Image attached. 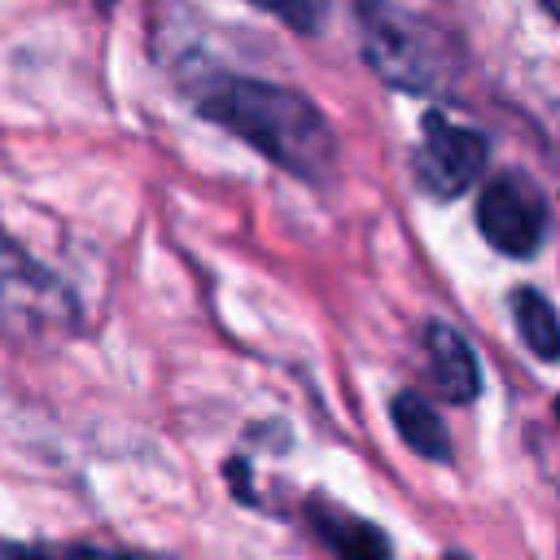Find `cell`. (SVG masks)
<instances>
[{"label": "cell", "instance_id": "cell-1", "mask_svg": "<svg viewBox=\"0 0 560 560\" xmlns=\"http://www.w3.org/2000/svg\"><path fill=\"white\" fill-rule=\"evenodd\" d=\"M201 114L254 144L262 158L298 179H328L337 162V140L328 118L289 88L258 79H219L201 96Z\"/></svg>", "mask_w": 560, "mask_h": 560}, {"label": "cell", "instance_id": "cell-2", "mask_svg": "<svg viewBox=\"0 0 560 560\" xmlns=\"http://www.w3.org/2000/svg\"><path fill=\"white\" fill-rule=\"evenodd\" d=\"M359 26L368 66L402 92H442L459 74V48L429 18H416L385 0H363Z\"/></svg>", "mask_w": 560, "mask_h": 560}, {"label": "cell", "instance_id": "cell-3", "mask_svg": "<svg viewBox=\"0 0 560 560\" xmlns=\"http://www.w3.org/2000/svg\"><path fill=\"white\" fill-rule=\"evenodd\" d=\"M477 228L499 254L529 258L547 236V197L516 171L494 175L477 197Z\"/></svg>", "mask_w": 560, "mask_h": 560}, {"label": "cell", "instance_id": "cell-4", "mask_svg": "<svg viewBox=\"0 0 560 560\" xmlns=\"http://www.w3.org/2000/svg\"><path fill=\"white\" fill-rule=\"evenodd\" d=\"M486 171V140L472 127H455L442 114H424V136L416 149V184L446 201L477 184Z\"/></svg>", "mask_w": 560, "mask_h": 560}, {"label": "cell", "instance_id": "cell-5", "mask_svg": "<svg viewBox=\"0 0 560 560\" xmlns=\"http://www.w3.org/2000/svg\"><path fill=\"white\" fill-rule=\"evenodd\" d=\"M306 521L337 560H394L389 538L368 521L328 499H306Z\"/></svg>", "mask_w": 560, "mask_h": 560}, {"label": "cell", "instance_id": "cell-6", "mask_svg": "<svg viewBox=\"0 0 560 560\" xmlns=\"http://www.w3.org/2000/svg\"><path fill=\"white\" fill-rule=\"evenodd\" d=\"M424 350H429V372H433V385L442 389V398L472 402L481 394V368H477V354L464 332H455L451 324H429Z\"/></svg>", "mask_w": 560, "mask_h": 560}, {"label": "cell", "instance_id": "cell-7", "mask_svg": "<svg viewBox=\"0 0 560 560\" xmlns=\"http://www.w3.org/2000/svg\"><path fill=\"white\" fill-rule=\"evenodd\" d=\"M389 420H394L398 438H402L420 459H433V464L451 459V433H446L442 416L433 411V402L420 398L416 389L394 394V402H389Z\"/></svg>", "mask_w": 560, "mask_h": 560}, {"label": "cell", "instance_id": "cell-8", "mask_svg": "<svg viewBox=\"0 0 560 560\" xmlns=\"http://www.w3.org/2000/svg\"><path fill=\"white\" fill-rule=\"evenodd\" d=\"M512 315H516V332L534 350V359L556 363L560 359V315H556V306L534 289H516L512 293Z\"/></svg>", "mask_w": 560, "mask_h": 560}, {"label": "cell", "instance_id": "cell-9", "mask_svg": "<svg viewBox=\"0 0 560 560\" xmlns=\"http://www.w3.org/2000/svg\"><path fill=\"white\" fill-rule=\"evenodd\" d=\"M249 4L262 9V13H271L276 22H284V26L298 31V35L319 31V22H324V13H328V0H249Z\"/></svg>", "mask_w": 560, "mask_h": 560}, {"label": "cell", "instance_id": "cell-10", "mask_svg": "<svg viewBox=\"0 0 560 560\" xmlns=\"http://www.w3.org/2000/svg\"><path fill=\"white\" fill-rule=\"evenodd\" d=\"M66 560H149L140 551H122V547H96V542H79L66 551Z\"/></svg>", "mask_w": 560, "mask_h": 560}, {"label": "cell", "instance_id": "cell-11", "mask_svg": "<svg viewBox=\"0 0 560 560\" xmlns=\"http://www.w3.org/2000/svg\"><path fill=\"white\" fill-rule=\"evenodd\" d=\"M0 560H48V556L26 542H0Z\"/></svg>", "mask_w": 560, "mask_h": 560}, {"label": "cell", "instance_id": "cell-12", "mask_svg": "<svg viewBox=\"0 0 560 560\" xmlns=\"http://www.w3.org/2000/svg\"><path fill=\"white\" fill-rule=\"evenodd\" d=\"M542 9H547V13L556 18V22H560V0H542Z\"/></svg>", "mask_w": 560, "mask_h": 560}, {"label": "cell", "instance_id": "cell-13", "mask_svg": "<svg viewBox=\"0 0 560 560\" xmlns=\"http://www.w3.org/2000/svg\"><path fill=\"white\" fill-rule=\"evenodd\" d=\"M442 560H472V556H464V551H446Z\"/></svg>", "mask_w": 560, "mask_h": 560}, {"label": "cell", "instance_id": "cell-14", "mask_svg": "<svg viewBox=\"0 0 560 560\" xmlns=\"http://www.w3.org/2000/svg\"><path fill=\"white\" fill-rule=\"evenodd\" d=\"M556 420H560V398H556Z\"/></svg>", "mask_w": 560, "mask_h": 560}]
</instances>
